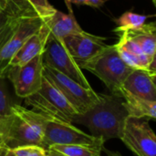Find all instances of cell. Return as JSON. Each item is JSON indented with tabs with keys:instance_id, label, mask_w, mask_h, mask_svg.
I'll use <instances>...</instances> for the list:
<instances>
[{
	"instance_id": "1",
	"label": "cell",
	"mask_w": 156,
	"mask_h": 156,
	"mask_svg": "<svg viewBox=\"0 0 156 156\" xmlns=\"http://www.w3.org/2000/svg\"><path fill=\"white\" fill-rule=\"evenodd\" d=\"M100 94V101L83 114H77L73 123L84 125L94 137L104 142L121 139L123 126L129 114L124 101L119 94Z\"/></svg>"
},
{
	"instance_id": "2",
	"label": "cell",
	"mask_w": 156,
	"mask_h": 156,
	"mask_svg": "<svg viewBox=\"0 0 156 156\" xmlns=\"http://www.w3.org/2000/svg\"><path fill=\"white\" fill-rule=\"evenodd\" d=\"M48 119L21 105L13 104L9 114L0 117V140L13 150L27 145L43 146L44 130Z\"/></svg>"
},
{
	"instance_id": "3",
	"label": "cell",
	"mask_w": 156,
	"mask_h": 156,
	"mask_svg": "<svg viewBox=\"0 0 156 156\" xmlns=\"http://www.w3.org/2000/svg\"><path fill=\"white\" fill-rule=\"evenodd\" d=\"M80 68L98 77L112 94H120V90L133 70L121 58L115 45H107L100 53L82 63Z\"/></svg>"
},
{
	"instance_id": "4",
	"label": "cell",
	"mask_w": 156,
	"mask_h": 156,
	"mask_svg": "<svg viewBox=\"0 0 156 156\" xmlns=\"http://www.w3.org/2000/svg\"><path fill=\"white\" fill-rule=\"evenodd\" d=\"M26 104L33 111L51 121L73 123L78 114L58 90L44 76L40 89L35 94L25 99Z\"/></svg>"
},
{
	"instance_id": "5",
	"label": "cell",
	"mask_w": 156,
	"mask_h": 156,
	"mask_svg": "<svg viewBox=\"0 0 156 156\" xmlns=\"http://www.w3.org/2000/svg\"><path fill=\"white\" fill-rule=\"evenodd\" d=\"M43 76L58 90L78 114L85 113L100 101V94L92 88L86 89L46 65H43Z\"/></svg>"
},
{
	"instance_id": "6",
	"label": "cell",
	"mask_w": 156,
	"mask_h": 156,
	"mask_svg": "<svg viewBox=\"0 0 156 156\" xmlns=\"http://www.w3.org/2000/svg\"><path fill=\"white\" fill-rule=\"evenodd\" d=\"M42 60L43 65L54 69L86 89H91L82 69L69 54L62 39L48 36L42 54Z\"/></svg>"
},
{
	"instance_id": "7",
	"label": "cell",
	"mask_w": 156,
	"mask_h": 156,
	"mask_svg": "<svg viewBox=\"0 0 156 156\" xmlns=\"http://www.w3.org/2000/svg\"><path fill=\"white\" fill-rule=\"evenodd\" d=\"M105 142L74 127L72 123L48 120L45 125L43 146L46 150L53 145H85L104 149Z\"/></svg>"
},
{
	"instance_id": "8",
	"label": "cell",
	"mask_w": 156,
	"mask_h": 156,
	"mask_svg": "<svg viewBox=\"0 0 156 156\" xmlns=\"http://www.w3.org/2000/svg\"><path fill=\"white\" fill-rule=\"evenodd\" d=\"M5 78L12 83L17 97L26 99L35 94L40 89L43 80L42 55L35 57L24 65L9 67Z\"/></svg>"
},
{
	"instance_id": "9",
	"label": "cell",
	"mask_w": 156,
	"mask_h": 156,
	"mask_svg": "<svg viewBox=\"0 0 156 156\" xmlns=\"http://www.w3.org/2000/svg\"><path fill=\"white\" fill-rule=\"evenodd\" d=\"M121 140L137 156H156V136L148 122L128 117Z\"/></svg>"
},
{
	"instance_id": "10",
	"label": "cell",
	"mask_w": 156,
	"mask_h": 156,
	"mask_svg": "<svg viewBox=\"0 0 156 156\" xmlns=\"http://www.w3.org/2000/svg\"><path fill=\"white\" fill-rule=\"evenodd\" d=\"M43 24V19L37 15L21 16L18 27L10 39L0 49V76L5 78L10 61L26 40L37 32Z\"/></svg>"
},
{
	"instance_id": "11",
	"label": "cell",
	"mask_w": 156,
	"mask_h": 156,
	"mask_svg": "<svg viewBox=\"0 0 156 156\" xmlns=\"http://www.w3.org/2000/svg\"><path fill=\"white\" fill-rule=\"evenodd\" d=\"M106 38L85 32L68 36L63 42L79 67L100 53L106 46Z\"/></svg>"
},
{
	"instance_id": "12",
	"label": "cell",
	"mask_w": 156,
	"mask_h": 156,
	"mask_svg": "<svg viewBox=\"0 0 156 156\" xmlns=\"http://www.w3.org/2000/svg\"><path fill=\"white\" fill-rule=\"evenodd\" d=\"M156 71L133 69L124 80L121 89L137 97L156 101Z\"/></svg>"
},
{
	"instance_id": "13",
	"label": "cell",
	"mask_w": 156,
	"mask_h": 156,
	"mask_svg": "<svg viewBox=\"0 0 156 156\" xmlns=\"http://www.w3.org/2000/svg\"><path fill=\"white\" fill-rule=\"evenodd\" d=\"M66 5L69 11L68 13L56 10L51 16L43 20L49 30V35L62 40L68 36L83 31L74 16L71 4L66 3Z\"/></svg>"
},
{
	"instance_id": "14",
	"label": "cell",
	"mask_w": 156,
	"mask_h": 156,
	"mask_svg": "<svg viewBox=\"0 0 156 156\" xmlns=\"http://www.w3.org/2000/svg\"><path fill=\"white\" fill-rule=\"evenodd\" d=\"M48 36L49 30L43 22L40 28L32 36H30L22 45L19 50L15 54L10 61L9 67L24 65L35 57L42 55Z\"/></svg>"
},
{
	"instance_id": "15",
	"label": "cell",
	"mask_w": 156,
	"mask_h": 156,
	"mask_svg": "<svg viewBox=\"0 0 156 156\" xmlns=\"http://www.w3.org/2000/svg\"><path fill=\"white\" fill-rule=\"evenodd\" d=\"M120 94L124 101L125 109L130 117L142 119L147 117L152 120L156 119V101H151L121 89Z\"/></svg>"
},
{
	"instance_id": "16",
	"label": "cell",
	"mask_w": 156,
	"mask_h": 156,
	"mask_svg": "<svg viewBox=\"0 0 156 156\" xmlns=\"http://www.w3.org/2000/svg\"><path fill=\"white\" fill-rule=\"evenodd\" d=\"M155 31V23L153 22L150 24H144L137 29L124 31V33L139 46L145 55L154 58L155 57L156 53Z\"/></svg>"
},
{
	"instance_id": "17",
	"label": "cell",
	"mask_w": 156,
	"mask_h": 156,
	"mask_svg": "<svg viewBox=\"0 0 156 156\" xmlns=\"http://www.w3.org/2000/svg\"><path fill=\"white\" fill-rule=\"evenodd\" d=\"M147 18L148 16L138 14L133 11H126L120 17L115 19V23L117 24V28L115 31L124 32L137 29L145 24Z\"/></svg>"
},
{
	"instance_id": "18",
	"label": "cell",
	"mask_w": 156,
	"mask_h": 156,
	"mask_svg": "<svg viewBox=\"0 0 156 156\" xmlns=\"http://www.w3.org/2000/svg\"><path fill=\"white\" fill-rule=\"evenodd\" d=\"M20 17L0 10V49L16 30Z\"/></svg>"
},
{
	"instance_id": "19",
	"label": "cell",
	"mask_w": 156,
	"mask_h": 156,
	"mask_svg": "<svg viewBox=\"0 0 156 156\" xmlns=\"http://www.w3.org/2000/svg\"><path fill=\"white\" fill-rule=\"evenodd\" d=\"M49 148L65 156H101L103 151L85 145H53Z\"/></svg>"
},
{
	"instance_id": "20",
	"label": "cell",
	"mask_w": 156,
	"mask_h": 156,
	"mask_svg": "<svg viewBox=\"0 0 156 156\" xmlns=\"http://www.w3.org/2000/svg\"><path fill=\"white\" fill-rule=\"evenodd\" d=\"M10 12L12 15L16 16H33L37 15L32 6L27 0H6Z\"/></svg>"
},
{
	"instance_id": "21",
	"label": "cell",
	"mask_w": 156,
	"mask_h": 156,
	"mask_svg": "<svg viewBox=\"0 0 156 156\" xmlns=\"http://www.w3.org/2000/svg\"><path fill=\"white\" fill-rule=\"evenodd\" d=\"M32 6L36 14L43 20L51 16L57 10L50 5L48 0H27Z\"/></svg>"
},
{
	"instance_id": "22",
	"label": "cell",
	"mask_w": 156,
	"mask_h": 156,
	"mask_svg": "<svg viewBox=\"0 0 156 156\" xmlns=\"http://www.w3.org/2000/svg\"><path fill=\"white\" fill-rule=\"evenodd\" d=\"M5 77L0 76V117L7 115L11 112V104L6 84L5 81Z\"/></svg>"
},
{
	"instance_id": "23",
	"label": "cell",
	"mask_w": 156,
	"mask_h": 156,
	"mask_svg": "<svg viewBox=\"0 0 156 156\" xmlns=\"http://www.w3.org/2000/svg\"><path fill=\"white\" fill-rule=\"evenodd\" d=\"M16 156H48L47 150L38 145H27L12 150Z\"/></svg>"
},
{
	"instance_id": "24",
	"label": "cell",
	"mask_w": 156,
	"mask_h": 156,
	"mask_svg": "<svg viewBox=\"0 0 156 156\" xmlns=\"http://www.w3.org/2000/svg\"><path fill=\"white\" fill-rule=\"evenodd\" d=\"M107 0H64L65 4H76L81 5H88L91 7H101L102 6Z\"/></svg>"
},
{
	"instance_id": "25",
	"label": "cell",
	"mask_w": 156,
	"mask_h": 156,
	"mask_svg": "<svg viewBox=\"0 0 156 156\" xmlns=\"http://www.w3.org/2000/svg\"><path fill=\"white\" fill-rule=\"evenodd\" d=\"M0 156H16L12 150L7 149L4 146L0 147Z\"/></svg>"
},
{
	"instance_id": "26",
	"label": "cell",
	"mask_w": 156,
	"mask_h": 156,
	"mask_svg": "<svg viewBox=\"0 0 156 156\" xmlns=\"http://www.w3.org/2000/svg\"><path fill=\"white\" fill-rule=\"evenodd\" d=\"M0 10L5 11L9 14H11L10 12V8H9V5L7 3L6 0H0ZM12 15V14H11Z\"/></svg>"
},
{
	"instance_id": "27",
	"label": "cell",
	"mask_w": 156,
	"mask_h": 156,
	"mask_svg": "<svg viewBox=\"0 0 156 156\" xmlns=\"http://www.w3.org/2000/svg\"><path fill=\"white\" fill-rule=\"evenodd\" d=\"M47 154H48V156H65L61 154H59V153H58V152H56L55 150L50 149V148H48L47 150Z\"/></svg>"
},
{
	"instance_id": "28",
	"label": "cell",
	"mask_w": 156,
	"mask_h": 156,
	"mask_svg": "<svg viewBox=\"0 0 156 156\" xmlns=\"http://www.w3.org/2000/svg\"><path fill=\"white\" fill-rule=\"evenodd\" d=\"M1 146H3V144H2V143H1V140H0V147Z\"/></svg>"
},
{
	"instance_id": "29",
	"label": "cell",
	"mask_w": 156,
	"mask_h": 156,
	"mask_svg": "<svg viewBox=\"0 0 156 156\" xmlns=\"http://www.w3.org/2000/svg\"></svg>"
}]
</instances>
